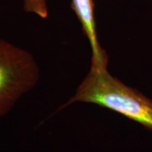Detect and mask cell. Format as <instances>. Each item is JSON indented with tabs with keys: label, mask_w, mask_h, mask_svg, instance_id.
<instances>
[{
	"label": "cell",
	"mask_w": 152,
	"mask_h": 152,
	"mask_svg": "<svg viewBox=\"0 0 152 152\" xmlns=\"http://www.w3.org/2000/svg\"><path fill=\"white\" fill-rule=\"evenodd\" d=\"M75 102L96 104L152 129V100L112 75L107 68L91 67L75 94L62 108Z\"/></svg>",
	"instance_id": "1"
},
{
	"label": "cell",
	"mask_w": 152,
	"mask_h": 152,
	"mask_svg": "<svg viewBox=\"0 0 152 152\" xmlns=\"http://www.w3.org/2000/svg\"><path fill=\"white\" fill-rule=\"evenodd\" d=\"M24 10L32 13L42 19L48 16V10L46 0H24Z\"/></svg>",
	"instance_id": "4"
},
{
	"label": "cell",
	"mask_w": 152,
	"mask_h": 152,
	"mask_svg": "<svg viewBox=\"0 0 152 152\" xmlns=\"http://www.w3.org/2000/svg\"><path fill=\"white\" fill-rule=\"evenodd\" d=\"M37 63L29 51L0 38V118L37 86Z\"/></svg>",
	"instance_id": "2"
},
{
	"label": "cell",
	"mask_w": 152,
	"mask_h": 152,
	"mask_svg": "<svg viewBox=\"0 0 152 152\" xmlns=\"http://www.w3.org/2000/svg\"><path fill=\"white\" fill-rule=\"evenodd\" d=\"M72 9L82 26L92 52L91 66L96 69L107 68L108 56L99 43L95 20L93 0H72Z\"/></svg>",
	"instance_id": "3"
}]
</instances>
